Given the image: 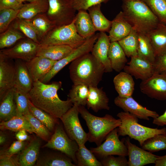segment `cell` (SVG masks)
Segmentation results:
<instances>
[{
	"instance_id": "cell-1",
	"label": "cell",
	"mask_w": 166,
	"mask_h": 166,
	"mask_svg": "<svg viewBox=\"0 0 166 166\" xmlns=\"http://www.w3.org/2000/svg\"><path fill=\"white\" fill-rule=\"evenodd\" d=\"M61 81H54L50 84L38 81L33 83L32 88L28 93L32 103L53 117L60 119L73 105L69 98L61 100L57 94L61 88Z\"/></svg>"
},
{
	"instance_id": "cell-2",
	"label": "cell",
	"mask_w": 166,
	"mask_h": 166,
	"mask_svg": "<svg viewBox=\"0 0 166 166\" xmlns=\"http://www.w3.org/2000/svg\"><path fill=\"white\" fill-rule=\"evenodd\" d=\"M69 69L73 84L81 83L89 87L97 86L105 72L103 65L90 53L72 62Z\"/></svg>"
},
{
	"instance_id": "cell-3",
	"label": "cell",
	"mask_w": 166,
	"mask_h": 166,
	"mask_svg": "<svg viewBox=\"0 0 166 166\" xmlns=\"http://www.w3.org/2000/svg\"><path fill=\"white\" fill-rule=\"evenodd\" d=\"M123 12L126 20L138 33L146 34L160 22L141 0H122Z\"/></svg>"
},
{
	"instance_id": "cell-4",
	"label": "cell",
	"mask_w": 166,
	"mask_h": 166,
	"mask_svg": "<svg viewBox=\"0 0 166 166\" xmlns=\"http://www.w3.org/2000/svg\"><path fill=\"white\" fill-rule=\"evenodd\" d=\"M79 113L85 120L88 128V141L94 142L98 146L105 139L108 134L121 124V120L106 114L99 117L94 115L85 106H79Z\"/></svg>"
},
{
	"instance_id": "cell-5",
	"label": "cell",
	"mask_w": 166,
	"mask_h": 166,
	"mask_svg": "<svg viewBox=\"0 0 166 166\" xmlns=\"http://www.w3.org/2000/svg\"><path fill=\"white\" fill-rule=\"evenodd\" d=\"M117 117L121 122L118 127L119 136H128L138 141L141 146L148 138L157 135L166 134V128L158 129L143 126L138 123L137 117L128 112H120Z\"/></svg>"
},
{
	"instance_id": "cell-6",
	"label": "cell",
	"mask_w": 166,
	"mask_h": 166,
	"mask_svg": "<svg viewBox=\"0 0 166 166\" xmlns=\"http://www.w3.org/2000/svg\"><path fill=\"white\" fill-rule=\"evenodd\" d=\"M86 39L77 33L74 19L68 25L55 26L40 42L41 46L53 45H65L76 49L83 44Z\"/></svg>"
},
{
	"instance_id": "cell-7",
	"label": "cell",
	"mask_w": 166,
	"mask_h": 166,
	"mask_svg": "<svg viewBox=\"0 0 166 166\" xmlns=\"http://www.w3.org/2000/svg\"><path fill=\"white\" fill-rule=\"evenodd\" d=\"M49 7L46 13L56 26L69 24L74 19L76 10L72 6L71 0H48Z\"/></svg>"
},
{
	"instance_id": "cell-8",
	"label": "cell",
	"mask_w": 166,
	"mask_h": 166,
	"mask_svg": "<svg viewBox=\"0 0 166 166\" xmlns=\"http://www.w3.org/2000/svg\"><path fill=\"white\" fill-rule=\"evenodd\" d=\"M62 152L70 158L77 166L76 153L79 149L77 142L70 138L60 125L57 124L50 139L44 145Z\"/></svg>"
},
{
	"instance_id": "cell-9",
	"label": "cell",
	"mask_w": 166,
	"mask_h": 166,
	"mask_svg": "<svg viewBox=\"0 0 166 166\" xmlns=\"http://www.w3.org/2000/svg\"><path fill=\"white\" fill-rule=\"evenodd\" d=\"M79 113V106L74 104L60 119L68 136L80 146L85 145L88 141V136L81 125L78 117Z\"/></svg>"
},
{
	"instance_id": "cell-10",
	"label": "cell",
	"mask_w": 166,
	"mask_h": 166,
	"mask_svg": "<svg viewBox=\"0 0 166 166\" xmlns=\"http://www.w3.org/2000/svg\"><path fill=\"white\" fill-rule=\"evenodd\" d=\"M99 34V33L95 34L92 36L87 39L81 45L76 49H73L70 53L64 58L57 61L40 81L45 83H48L67 65L80 57L91 52L98 38Z\"/></svg>"
},
{
	"instance_id": "cell-11",
	"label": "cell",
	"mask_w": 166,
	"mask_h": 166,
	"mask_svg": "<svg viewBox=\"0 0 166 166\" xmlns=\"http://www.w3.org/2000/svg\"><path fill=\"white\" fill-rule=\"evenodd\" d=\"M118 130V127L113 129L107 135L103 143L96 147L90 148V150L101 158L110 155L128 156L127 148L124 140H119Z\"/></svg>"
},
{
	"instance_id": "cell-12",
	"label": "cell",
	"mask_w": 166,
	"mask_h": 166,
	"mask_svg": "<svg viewBox=\"0 0 166 166\" xmlns=\"http://www.w3.org/2000/svg\"><path fill=\"white\" fill-rule=\"evenodd\" d=\"M40 47L39 44L28 38L20 42L11 48L2 49L0 53L12 59L27 62L36 56Z\"/></svg>"
},
{
	"instance_id": "cell-13",
	"label": "cell",
	"mask_w": 166,
	"mask_h": 166,
	"mask_svg": "<svg viewBox=\"0 0 166 166\" xmlns=\"http://www.w3.org/2000/svg\"><path fill=\"white\" fill-rule=\"evenodd\" d=\"M141 91L149 97L161 101L166 100V76L154 73L148 79L142 81Z\"/></svg>"
},
{
	"instance_id": "cell-14",
	"label": "cell",
	"mask_w": 166,
	"mask_h": 166,
	"mask_svg": "<svg viewBox=\"0 0 166 166\" xmlns=\"http://www.w3.org/2000/svg\"><path fill=\"white\" fill-rule=\"evenodd\" d=\"M114 103L124 112H128L138 118L148 121L149 117L154 119L159 116L156 112L149 110L139 104L132 96L121 97L118 96L115 98Z\"/></svg>"
},
{
	"instance_id": "cell-15",
	"label": "cell",
	"mask_w": 166,
	"mask_h": 166,
	"mask_svg": "<svg viewBox=\"0 0 166 166\" xmlns=\"http://www.w3.org/2000/svg\"><path fill=\"white\" fill-rule=\"evenodd\" d=\"M0 53V99L15 86V62Z\"/></svg>"
},
{
	"instance_id": "cell-16",
	"label": "cell",
	"mask_w": 166,
	"mask_h": 166,
	"mask_svg": "<svg viewBox=\"0 0 166 166\" xmlns=\"http://www.w3.org/2000/svg\"><path fill=\"white\" fill-rule=\"evenodd\" d=\"M128 150V166H143L155 164L159 156L132 143L129 136L124 139Z\"/></svg>"
},
{
	"instance_id": "cell-17",
	"label": "cell",
	"mask_w": 166,
	"mask_h": 166,
	"mask_svg": "<svg viewBox=\"0 0 166 166\" xmlns=\"http://www.w3.org/2000/svg\"><path fill=\"white\" fill-rule=\"evenodd\" d=\"M123 69L136 79L146 80L154 74L153 65L148 61L138 56L132 57Z\"/></svg>"
},
{
	"instance_id": "cell-18",
	"label": "cell",
	"mask_w": 166,
	"mask_h": 166,
	"mask_svg": "<svg viewBox=\"0 0 166 166\" xmlns=\"http://www.w3.org/2000/svg\"><path fill=\"white\" fill-rule=\"evenodd\" d=\"M110 43L109 36L105 32H100L91 52L95 58L103 65L105 73H109L113 70L108 57Z\"/></svg>"
},
{
	"instance_id": "cell-19",
	"label": "cell",
	"mask_w": 166,
	"mask_h": 166,
	"mask_svg": "<svg viewBox=\"0 0 166 166\" xmlns=\"http://www.w3.org/2000/svg\"><path fill=\"white\" fill-rule=\"evenodd\" d=\"M57 61L36 56L26 64L33 82L40 81L49 72Z\"/></svg>"
},
{
	"instance_id": "cell-20",
	"label": "cell",
	"mask_w": 166,
	"mask_h": 166,
	"mask_svg": "<svg viewBox=\"0 0 166 166\" xmlns=\"http://www.w3.org/2000/svg\"><path fill=\"white\" fill-rule=\"evenodd\" d=\"M132 28L126 20L122 11H120L112 21L109 37L111 42H118L127 36Z\"/></svg>"
},
{
	"instance_id": "cell-21",
	"label": "cell",
	"mask_w": 166,
	"mask_h": 166,
	"mask_svg": "<svg viewBox=\"0 0 166 166\" xmlns=\"http://www.w3.org/2000/svg\"><path fill=\"white\" fill-rule=\"evenodd\" d=\"M89 94L86 106L88 109H91L97 112L102 109L109 110V99L102 88L89 86Z\"/></svg>"
},
{
	"instance_id": "cell-22",
	"label": "cell",
	"mask_w": 166,
	"mask_h": 166,
	"mask_svg": "<svg viewBox=\"0 0 166 166\" xmlns=\"http://www.w3.org/2000/svg\"><path fill=\"white\" fill-rule=\"evenodd\" d=\"M146 35L153 48L156 57L166 53V25L160 22Z\"/></svg>"
},
{
	"instance_id": "cell-23",
	"label": "cell",
	"mask_w": 166,
	"mask_h": 166,
	"mask_svg": "<svg viewBox=\"0 0 166 166\" xmlns=\"http://www.w3.org/2000/svg\"><path fill=\"white\" fill-rule=\"evenodd\" d=\"M15 67V86L22 91L28 93L32 89L34 82L29 71L26 61L16 59Z\"/></svg>"
},
{
	"instance_id": "cell-24",
	"label": "cell",
	"mask_w": 166,
	"mask_h": 166,
	"mask_svg": "<svg viewBox=\"0 0 166 166\" xmlns=\"http://www.w3.org/2000/svg\"><path fill=\"white\" fill-rule=\"evenodd\" d=\"M74 19V23L78 34L87 39L95 34L96 31L89 14L86 10L78 11Z\"/></svg>"
},
{
	"instance_id": "cell-25",
	"label": "cell",
	"mask_w": 166,
	"mask_h": 166,
	"mask_svg": "<svg viewBox=\"0 0 166 166\" xmlns=\"http://www.w3.org/2000/svg\"><path fill=\"white\" fill-rule=\"evenodd\" d=\"M40 146L39 139L32 140L17 156L19 166L34 165L38 159Z\"/></svg>"
},
{
	"instance_id": "cell-26",
	"label": "cell",
	"mask_w": 166,
	"mask_h": 166,
	"mask_svg": "<svg viewBox=\"0 0 166 166\" xmlns=\"http://www.w3.org/2000/svg\"><path fill=\"white\" fill-rule=\"evenodd\" d=\"M113 82L118 96L121 97L132 96L135 82L130 74L124 71L120 72L114 77Z\"/></svg>"
},
{
	"instance_id": "cell-27",
	"label": "cell",
	"mask_w": 166,
	"mask_h": 166,
	"mask_svg": "<svg viewBox=\"0 0 166 166\" xmlns=\"http://www.w3.org/2000/svg\"><path fill=\"white\" fill-rule=\"evenodd\" d=\"M48 7V0H38L23 4L19 10L17 18L30 19L39 14L46 13Z\"/></svg>"
},
{
	"instance_id": "cell-28",
	"label": "cell",
	"mask_w": 166,
	"mask_h": 166,
	"mask_svg": "<svg viewBox=\"0 0 166 166\" xmlns=\"http://www.w3.org/2000/svg\"><path fill=\"white\" fill-rule=\"evenodd\" d=\"M73 49L71 47L65 45L40 46L36 56L58 61L67 56Z\"/></svg>"
},
{
	"instance_id": "cell-29",
	"label": "cell",
	"mask_w": 166,
	"mask_h": 166,
	"mask_svg": "<svg viewBox=\"0 0 166 166\" xmlns=\"http://www.w3.org/2000/svg\"><path fill=\"white\" fill-rule=\"evenodd\" d=\"M0 101V119L1 121H8L17 115L14 88L8 91Z\"/></svg>"
},
{
	"instance_id": "cell-30",
	"label": "cell",
	"mask_w": 166,
	"mask_h": 166,
	"mask_svg": "<svg viewBox=\"0 0 166 166\" xmlns=\"http://www.w3.org/2000/svg\"><path fill=\"white\" fill-rule=\"evenodd\" d=\"M126 56L118 42H111L108 57L113 70L120 72L124 69L127 62Z\"/></svg>"
},
{
	"instance_id": "cell-31",
	"label": "cell",
	"mask_w": 166,
	"mask_h": 166,
	"mask_svg": "<svg viewBox=\"0 0 166 166\" xmlns=\"http://www.w3.org/2000/svg\"><path fill=\"white\" fill-rule=\"evenodd\" d=\"M25 20L35 30L40 42L56 26L49 18L46 13L39 14L30 19Z\"/></svg>"
},
{
	"instance_id": "cell-32",
	"label": "cell",
	"mask_w": 166,
	"mask_h": 166,
	"mask_svg": "<svg viewBox=\"0 0 166 166\" xmlns=\"http://www.w3.org/2000/svg\"><path fill=\"white\" fill-rule=\"evenodd\" d=\"M101 4L93 6L87 10L93 22L96 31L109 32L112 21L108 19L101 10Z\"/></svg>"
},
{
	"instance_id": "cell-33",
	"label": "cell",
	"mask_w": 166,
	"mask_h": 166,
	"mask_svg": "<svg viewBox=\"0 0 166 166\" xmlns=\"http://www.w3.org/2000/svg\"><path fill=\"white\" fill-rule=\"evenodd\" d=\"M0 128L2 130H8L17 132L24 129L30 133H35L34 128L24 116L16 115L8 121H1Z\"/></svg>"
},
{
	"instance_id": "cell-34",
	"label": "cell",
	"mask_w": 166,
	"mask_h": 166,
	"mask_svg": "<svg viewBox=\"0 0 166 166\" xmlns=\"http://www.w3.org/2000/svg\"><path fill=\"white\" fill-rule=\"evenodd\" d=\"M35 165L77 166L70 158L63 153H53L43 156L38 160Z\"/></svg>"
},
{
	"instance_id": "cell-35",
	"label": "cell",
	"mask_w": 166,
	"mask_h": 166,
	"mask_svg": "<svg viewBox=\"0 0 166 166\" xmlns=\"http://www.w3.org/2000/svg\"><path fill=\"white\" fill-rule=\"evenodd\" d=\"M118 42L127 57L131 58L137 56L138 36L136 29L132 27L130 33Z\"/></svg>"
},
{
	"instance_id": "cell-36",
	"label": "cell",
	"mask_w": 166,
	"mask_h": 166,
	"mask_svg": "<svg viewBox=\"0 0 166 166\" xmlns=\"http://www.w3.org/2000/svg\"><path fill=\"white\" fill-rule=\"evenodd\" d=\"M89 94L88 86L81 83L73 84L68 96L73 105L85 107Z\"/></svg>"
},
{
	"instance_id": "cell-37",
	"label": "cell",
	"mask_w": 166,
	"mask_h": 166,
	"mask_svg": "<svg viewBox=\"0 0 166 166\" xmlns=\"http://www.w3.org/2000/svg\"><path fill=\"white\" fill-rule=\"evenodd\" d=\"M139 44L137 56L153 64L156 57L152 45L146 34L138 33Z\"/></svg>"
},
{
	"instance_id": "cell-38",
	"label": "cell",
	"mask_w": 166,
	"mask_h": 166,
	"mask_svg": "<svg viewBox=\"0 0 166 166\" xmlns=\"http://www.w3.org/2000/svg\"><path fill=\"white\" fill-rule=\"evenodd\" d=\"M77 166H102L95 155L85 145L79 146L76 153Z\"/></svg>"
},
{
	"instance_id": "cell-39",
	"label": "cell",
	"mask_w": 166,
	"mask_h": 166,
	"mask_svg": "<svg viewBox=\"0 0 166 166\" xmlns=\"http://www.w3.org/2000/svg\"><path fill=\"white\" fill-rule=\"evenodd\" d=\"M24 36L22 32L10 26L6 30L0 34V49L12 46L18 41L24 38Z\"/></svg>"
},
{
	"instance_id": "cell-40",
	"label": "cell",
	"mask_w": 166,
	"mask_h": 166,
	"mask_svg": "<svg viewBox=\"0 0 166 166\" xmlns=\"http://www.w3.org/2000/svg\"><path fill=\"white\" fill-rule=\"evenodd\" d=\"M30 111L36 118L42 122L50 131L54 130L57 123V119L50 114L34 105L30 101Z\"/></svg>"
},
{
	"instance_id": "cell-41",
	"label": "cell",
	"mask_w": 166,
	"mask_h": 166,
	"mask_svg": "<svg viewBox=\"0 0 166 166\" xmlns=\"http://www.w3.org/2000/svg\"><path fill=\"white\" fill-rule=\"evenodd\" d=\"M14 97L16 106L17 115L24 116L30 112V100L28 93L14 87Z\"/></svg>"
},
{
	"instance_id": "cell-42",
	"label": "cell",
	"mask_w": 166,
	"mask_h": 166,
	"mask_svg": "<svg viewBox=\"0 0 166 166\" xmlns=\"http://www.w3.org/2000/svg\"><path fill=\"white\" fill-rule=\"evenodd\" d=\"M141 148L150 152L166 150V134H160L146 140Z\"/></svg>"
},
{
	"instance_id": "cell-43",
	"label": "cell",
	"mask_w": 166,
	"mask_h": 166,
	"mask_svg": "<svg viewBox=\"0 0 166 166\" xmlns=\"http://www.w3.org/2000/svg\"><path fill=\"white\" fill-rule=\"evenodd\" d=\"M10 26L22 32L29 39L40 44L36 31L26 20L16 18Z\"/></svg>"
},
{
	"instance_id": "cell-44",
	"label": "cell",
	"mask_w": 166,
	"mask_h": 166,
	"mask_svg": "<svg viewBox=\"0 0 166 166\" xmlns=\"http://www.w3.org/2000/svg\"><path fill=\"white\" fill-rule=\"evenodd\" d=\"M148 6L160 23L166 25V0H141Z\"/></svg>"
},
{
	"instance_id": "cell-45",
	"label": "cell",
	"mask_w": 166,
	"mask_h": 166,
	"mask_svg": "<svg viewBox=\"0 0 166 166\" xmlns=\"http://www.w3.org/2000/svg\"><path fill=\"white\" fill-rule=\"evenodd\" d=\"M24 116L34 128L35 133L41 138L47 140L50 135V130L40 121L34 117L29 112Z\"/></svg>"
},
{
	"instance_id": "cell-46",
	"label": "cell",
	"mask_w": 166,
	"mask_h": 166,
	"mask_svg": "<svg viewBox=\"0 0 166 166\" xmlns=\"http://www.w3.org/2000/svg\"><path fill=\"white\" fill-rule=\"evenodd\" d=\"M19 10L6 9L0 10V33L6 30L16 18Z\"/></svg>"
},
{
	"instance_id": "cell-47",
	"label": "cell",
	"mask_w": 166,
	"mask_h": 166,
	"mask_svg": "<svg viewBox=\"0 0 166 166\" xmlns=\"http://www.w3.org/2000/svg\"><path fill=\"white\" fill-rule=\"evenodd\" d=\"M100 161L102 166H128V160L125 156L108 155L101 158Z\"/></svg>"
},
{
	"instance_id": "cell-48",
	"label": "cell",
	"mask_w": 166,
	"mask_h": 166,
	"mask_svg": "<svg viewBox=\"0 0 166 166\" xmlns=\"http://www.w3.org/2000/svg\"><path fill=\"white\" fill-rule=\"evenodd\" d=\"M111 0H71L73 7L76 11L87 10L90 7L102 3H106Z\"/></svg>"
},
{
	"instance_id": "cell-49",
	"label": "cell",
	"mask_w": 166,
	"mask_h": 166,
	"mask_svg": "<svg viewBox=\"0 0 166 166\" xmlns=\"http://www.w3.org/2000/svg\"><path fill=\"white\" fill-rule=\"evenodd\" d=\"M25 146L26 143L25 141L18 140L14 141L8 148L1 151L0 156H13L22 151Z\"/></svg>"
},
{
	"instance_id": "cell-50",
	"label": "cell",
	"mask_w": 166,
	"mask_h": 166,
	"mask_svg": "<svg viewBox=\"0 0 166 166\" xmlns=\"http://www.w3.org/2000/svg\"><path fill=\"white\" fill-rule=\"evenodd\" d=\"M153 65L154 73L166 76V53L156 57Z\"/></svg>"
},
{
	"instance_id": "cell-51",
	"label": "cell",
	"mask_w": 166,
	"mask_h": 166,
	"mask_svg": "<svg viewBox=\"0 0 166 166\" xmlns=\"http://www.w3.org/2000/svg\"><path fill=\"white\" fill-rule=\"evenodd\" d=\"M23 5L18 0H0V10L6 9L19 10Z\"/></svg>"
},
{
	"instance_id": "cell-52",
	"label": "cell",
	"mask_w": 166,
	"mask_h": 166,
	"mask_svg": "<svg viewBox=\"0 0 166 166\" xmlns=\"http://www.w3.org/2000/svg\"><path fill=\"white\" fill-rule=\"evenodd\" d=\"M0 166H19L17 156H0Z\"/></svg>"
},
{
	"instance_id": "cell-53",
	"label": "cell",
	"mask_w": 166,
	"mask_h": 166,
	"mask_svg": "<svg viewBox=\"0 0 166 166\" xmlns=\"http://www.w3.org/2000/svg\"><path fill=\"white\" fill-rule=\"evenodd\" d=\"M152 122L159 126H166V110L162 115L154 118Z\"/></svg>"
},
{
	"instance_id": "cell-54",
	"label": "cell",
	"mask_w": 166,
	"mask_h": 166,
	"mask_svg": "<svg viewBox=\"0 0 166 166\" xmlns=\"http://www.w3.org/2000/svg\"><path fill=\"white\" fill-rule=\"evenodd\" d=\"M26 130L24 129L21 130L17 132L15 135V137L17 140L21 141H25L29 140L30 138L27 134Z\"/></svg>"
},
{
	"instance_id": "cell-55",
	"label": "cell",
	"mask_w": 166,
	"mask_h": 166,
	"mask_svg": "<svg viewBox=\"0 0 166 166\" xmlns=\"http://www.w3.org/2000/svg\"><path fill=\"white\" fill-rule=\"evenodd\" d=\"M155 164V166H166V155L159 156Z\"/></svg>"
},
{
	"instance_id": "cell-56",
	"label": "cell",
	"mask_w": 166,
	"mask_h": 166,
	"mask_svg": "<svg viewBox=\"0 0 166 166\" xmlns=\"http://www.w3.org/2000/svg\"><path fill=\"white\" fill-rule=\"evenodd\" d=\"M0 144L1 145L3 144L6 142L7 137L6 135L0 132Z\"/></svg>"
},
{
	"instance_id": "cell-57",
	"label": "cell",
	"mask_w": 166,
	"mask_h": 166,
	"mask_svg": "<svg viewBox=\"0 0 166 166\" xmlns=\"http://www.w3.org/2000/svg\"><path fill=\"white\" fill-rule=\"evenodd\" d=\"M37 0H21V2H22L25 1H28L29 2H34V1H36Z\"/></svg>"
},
{
	"instance_id": "cell-58",
	"label": "cell",
	"mask_w": 166,
	"mask_h": 166,
	"mask_svg": "<svg viewBox=\"0 0 166 166\" xmlns=\"http://www.w3.org/2000/svg\"><path fill=\"white\" fill-rule=\"evenodd\" d=\"M18 0L19 1H20V2H21V0Z\"/></svg>"
}]
</instances>
